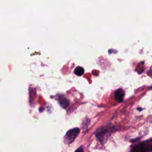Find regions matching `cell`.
Masks as SVG:
<instances>
[{
    "label": "cell",
    "instance_id": "obj_1",
    "mask_svg": "<svg viewBox=\"0 0 152 152\" xmlns=\"http://www.w3.org/2000/svg\"><path fill=\"white\" fill-rule=\"evenodd\" d=\"M112 132V128L109 126H104L99 128L96 132V135L99 141L103 144L108 139Z\"/></svg>",
    "mask_w": 152,
    "mask_h": 152
},
{
    "label": "cell",
    "instance_id": "obj_2",
    "mask_svg": "<svg viewBox=\"0 0 152 152\" xmlns=\"http://www.w3.org/2000/svg\"><path fill=\"white\" fill-rule=\"evenodd\" d=\"M80 133V129L74 128L69 129L64 137V142L65 144H69L72 143Z\"/></svg>",
    "mask_w": 152,
    "mask_h": 152
},
{
    "label": "cell",
    "instance_id": "obj_3",
    "mask_svg": "<svg viewBox=\"0 0 152 152\" xmlns=\"http://www.w3.org/2000/svg\"><path fill=\"white\" fill-rule=\"evenodd\" d=\"M152 151V141L141 142L132 148V152H149Z\"/></svg>",
    "mask_w": 152,
    "mask_h": 152
},
{
    "label": "cell",
    "instance_id": "obj_4",
    "mask_svg": "<svg viewBox=\"0 0 152 152\" xmlns=\"http://www.w3.org/2000/svg\"><path fill=\"white\" fill-rule=\"evenodd\" d=\"M124 97V92L122 90V89L119 88L115 91V98L118 102H122L123 101Z\"/></svg>",
    "mask_w": 152,
    "mask_h": 152
},
{
    "label": "cell",
    "instance_id": "obj_5",
    "mask_svg": "<svg viewBox=\"0 0 152 152\" xmlns=\"http://www.w3.org/2000/svg\"><path fill=\"white\" fill-rule=\"evenodd\" d=\"M58 100L60 105L63 107V108H66L69 103L68 100L66 97H65L64 96H59L58 98Z\"/></svg>",
    "mask_w": 152,
    "mask_h": 152
},
{
    "label": "cell",
    "instance_id": "obj_6",
    "mask_svg": "<svg viewBox=\"0 0 152 152\" xmlns=\"http://www.w3.org/2000/svg\"><path fill=\"white\" fill-rule=\"evenodd\" d=\"M84 68L81 66H80L76 67L75 69H74V73L77 75H78V76L82 75L84 74Z\"/></svg>",
    "mask_w": 152,
    "mask_h": 152
},
{
    "label": "cell",
    "instance_id": "obj_7",
    "mask_svg": "<svg viewBox=\"0 0 152 152\" xmlns=\"http://www.w3.org/2000/svg\"><path fill=\"white\" fill-rule=\"evenodd\" d=\"M74 152H84V149L83 146H80L79 148H78Z\"/></svg>",
    "mask_w": 152,
    "mask_h": 152
}]
</instances>
